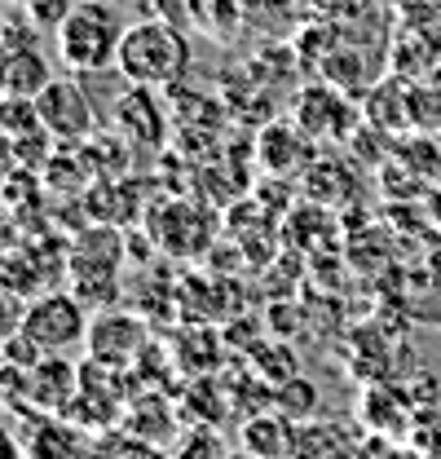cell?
I'll return each instance as SVG.
<instances>
[{
    "instance_id": "obj_1",
    "label": "cell",
    "mask_w": 441,
    "mask_h": 459,
    "mask_svg": "<svg viewBox=\"0 0 441 459\" xmlns=\"http://www.w3.org/2000/svg\"><path fill=\"white\" fill-rule=\"evenodd\" d=\"M115 71L128 84H146V89H168L190 71V40L181 36L177 22L168 18H142L133 27H124Z\"/></svg>"
},
{
    "instance_id": "obj_2",
    "label": "cell",
    "mask_w": 441,
    "mask_h": 459,
    "mask_svg": "<svg viewBox=\"0 0 441 459\" xmlns=\"http://www.w3.org/2000/svg\"><path fill=\"white\" fill-rule=\"evenodd\" d=\"M119 40H124L119 13L102 0H84L71 4L66 22L57 27V57L71 71H107L119 57Z\"/></svg>"
},
{
    "instance_id": "obj_3",
    "label": "cell",
    "mask_w": 441,
    "mask_h": 459,
    "mask_svg": "<svg viewBox=\"0 0 441 459\" xmlns=\"http://www.w3.org/2000/svg\"><path fill=\"white\" fill-rule=\"evenodd\" d=\"M18 332L36 344L40 353H62V349L84 344V336H89V314H84V305L71 291H45V296H36L27 305Z\"/></svg>"
},
{
    "instance_id": "obj_4",
    "label": "cell",
    "mask_w": 441,
    "mask_h": 459,
    "mask_svg": "<svg viewBox=\"0 0 441 459\" xmlns=\"http://www.w3.org/2000/svg\"><path fill=\"white\" fill-rule=\"evenodd\" d=\"M36 107L45 119V133L57 142H84L93 133V102L84 98V89L75 80H49L40 93H36Z\"/></svg>"
},
{
    "instance_id": "obj_5",
    "label": "cell",
    "mask_w": 441,
    "mask_h": 459,
    "mask_svg": "<svg viewBox=\"0 0 441 459\" xmlns=\"http://www.w3.org/2000/svg\"><path fill=\"white\" fill-rule=\"evenodd\" d=\"M84 344H89L93 367H115V362H128L146 344V327L133 314H98V318H89Z\"/></svg>"
},
{
    "instance_id": "obj_6",
    "label": "cell",
    "mask_w": 441,
    "mask_h": 459,
    "mask_svg": "<svg viewBox=\"0 0 441 459\" xmlns=\"http://www.w3.org/2000/svg\"><path fill=\"white\" fill-rule=\"evenodd\" d=\"M115 128L128 133L133 146H151V142L160 146V137H164V111L155 102V89L128 84V93L115 102Z\"/></svg>"
},
{
    "instance_id": "obj_7",
    "label": "cell",
    "mask_w": 441,
    "mask_h": 459,
    "mask_svg": "<svg viewBox=\"0 0 441 459\" xmlns=\"http://www.w3.org/2000/svg\"><path fill=\"white\" fill-rule=\"evenodd\" d=\"M287 459H358V451L340 424L309 415L291 429V455Z\"/></svg>"
},
{
    "instance_id": "obj_8",
    "label": "cell",
    "mask_w": 441,
    "mask_h": 459,
    "mask_svg": "<svg viewBox=\"0 0 441 459\" xmlns=\"http://www.w3.org/2000/svg\"><path fill=\"white\" fill-rule=\"evenodd\" d=\"M291 429H296V424H291L278 406H270L265 415H252V420L238 429V446L261 459H287L291 455Z\"/></svg>"
},
{
    "instance_id": "obj_9",
    "label": "cell",
    "mask_w": 441,
    "mask_h": 459,
    "mask_svg": "<svg viewBox=\"0 0 441 459\" xmlns=\"http://www.w3.org/2000/svg\"><path fill=\"white\" fill-rule=\"evenodd\" d=\"M49 80H54V75H49V62L36 54V49H18V54L0 57V93L36 98Z\"/></svg>"
},
{
    "instance_id": "obj_10",
    "label": "cell",
    "mask_w": 441,
    "mask_h": 459,
    "mask_svg": "<svg viewBox=\"0 0 441 459\" xmlns=\"http://www.w3.org/2000/svg\"><path fill=\"white\" fill-rule=\"evenodd\" d=\"M0 133H9L13 142H31L45 133V119L36 98H22V93H0Z\"/></svg>"
},
{
    "instance_id": "obj_11",
    "label": "cell",
    "mask_w": 441,
    "mask_h": 459,
    "mask_svg": "<svg viewBox=\"0 0 441 459\" xmlns=\"http://www.w3.org/2000/svg\"><path fill=\"white\" fill-rule=\"evenodd\" d=\"M27 455L31 459H84L80 446H75V437H71V429H66L62 420H45V424L31 433Z\"/></svg>"
},
{
    "instance_id": "obj_12",
    "label": "cell",
    "mask_w": 441,
    "mask_h": 459,
    "mask_svg": "<svg viewBox=\"0 0 441 459\" xmlns=\"http://www.w3.org/2000/svg\"><path fill=\"white\" fill-rule=\"evenodd\" d=\"M274 406L291 424H300V420H309L318 411V394H314V385L305 376H291V380H282L274 389Z\"/></svg>"
},
{
    "instance_id": "obj_13",
    "label": "cell",
    "mask_w": 441,
    "mask_h": 459,
    "mask_svg": "<svg viewBox=\"0 0 441 459\" xmlns=\"http://www.w3.org/2000/svg\"><path fill=\"white\" fill-rule=\"evenodd\" d=\"M89 459H164V455H160L151 442H142V437L128 433V437H107Z\"/></svg>"
},
{
    "instance_id": "obj_14",
    "label": "cell",
    "mask_w": 441,
    "mask_h": 459,
    "mask_svg": "<svg viewBox=\"0 0 441 459\" xmlns=\"http://www.w3.org/2000/svg\"><path fill=\"white\" fill-rule=\"evenodd\" d=\"M177 459H225V446H220L208 429H199V433H190V437L181 442Z\"/></svg>"
},
{
    "instance_id": "obj_15",
    "label": "cell",
    "mask_w": 441,
    "mask_h": 459,
    "mask_svg": "<svg viewBox=\"0 0 441 459\" xmlns=\"http://www.w3.org/2000/svg\"><path fill=\"white\" fill-rule=\"evenodd\" d=\"M13 169H18V142L0 133V177H13Z\"/></svg>"
},
{
    "instance_id": "obj_16",
    "label": "cell",
    "mask_w": 441,
    "mask_h": 459,
    "mask_svg": "<svg viewBox=\"0 0 441 459\" xmlns=\"http://www.w3.org/2000/svg\"><path fill=\"white\" fill-rule=\"evenodd\" d=\"M0 459H22V446H18V437L0 424Z\"/></svg>"
},
{
    "instance_id": "obj_17",
    "label": "cell",
    "mask_w": 441,
    "mask_h": 459,
    "mask_svg": "<svg viewBox=\"0 0 441 459\" xmlns=\"http://www.w3.org/2000/svg\"><path fill=\"white\" fill-rule=\"evenodd\" d=\"M225 459H261V455H252V451H234V455H225Z\"/></svg>"
}]
</instances>
